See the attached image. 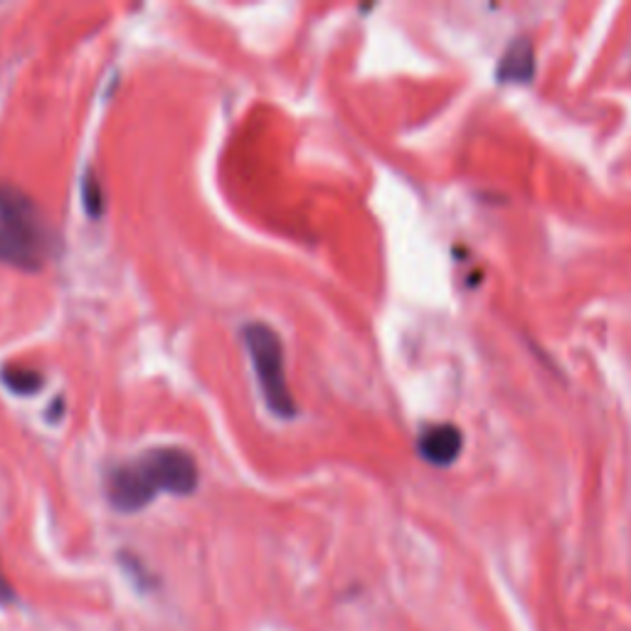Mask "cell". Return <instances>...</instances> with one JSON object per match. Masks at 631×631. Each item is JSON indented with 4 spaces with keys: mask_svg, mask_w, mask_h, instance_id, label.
<instances>
[{
    "mask_svg": "<svg viewBox=\"0 0 631 631\" xmlns=\"http://www.w3.org/2000/svg\"><path fill=\"white\" fill-rule=\"evenodd\" d=\"M13 599H15L13 587H10V583L3 575V567H0V605H10V602H13Z\"/></svg>",
    "mask_w": 631,
    "mask_h": 631,
    "instance_id": "cell-9",
    "label": "cell"
},
{
    "mask_svg": "<svg viewBox=\"0 0 631 631\" xmlns=\"http://www.w3.org/2000/svg\"><path fill=\"white\" fill-rule=\"evenodd\" d=\"M242 341L250 351L264 402L281 420H291L297 414V402H294L287 375H284V348L277 331L269 329L267 323H247L242 329Z\"/></svg>",
    "mask_w": 631,
    "mask_h": 631,
    "instance_id": "cell-2",
    "label": "cell"
},
{
    "mask_svg": "<svg viewBox=\"0 0 631 631\" xmlns=\"http://www.w3.org/2000/svg\"><path fill=\"white\" fill-rule=\"evenodd\" d=\"M535 75V53L531 43L518 40L516 45L508 47V53L501 59L498 67V77L503 81H528Z\"/></svg>",
    "mask_w": 631,
    "mask_h": 631,
    "instance_id": "cell-6",
    "label": "cell"
},
{
    "mask_svg": "<svg viewBox=\"0 0 631 631\" xmlns=\"http://www.w3.org/2000/svg\"><path fill=\"white\" fill-rule=\"evenodd\" d=\"M158 496V488L151 481L141 460L114 466L107 476V498L121 513H136Z\"/></svg>",
    "mask_w": 631,
    "mask_h": 631,
    "instance_id": "cell-4",
    "label": "cell"
},
{
    "mask_svg": "<svg viewBox=\"0 0 631 631\" xmlns=\"http://www.w3.org/2000/svg\"><path fill=\"white\" fill-rule=\"evenodd\" d=\"M53 240L35 200L0 180V264L37 272L49 257Z\"/></svg>",
    "mask_w": 631,
    "mask_h": 631,
    "instance_id": "cell-1",
    "label": "cell"
},
{
    "mask_svg": "<svg viewBox=\"0 0 631 631\" xmlns=\"http://www.w3.org/2000/svg\"><path fill=\"white\" fill-rule=\"evenodd\" d=\"M146 466L151 481L158 491H168L173 496H190L198 488V464L186 450L178 446H158L139 456Z\"/></svg>",
    "mask_w": 631,
    "mask_h": 631,
    "instance_id": "cell-3",
    "label": "cell"
},
{
    "mask_svg": "<svg viewBox=\"0 0 631 631\" xmlns=\"http://www.w3.org/2000/svg\"><path fill=\"white\" fill-rule=\"evenodd\" d=\"M0 378H3V383L15 395H35L45 385L43 375H40L37 370L15 368V365H10V368H3V373H0Z\"/></svg>",
    "mask_w": 631,
    "mask_h": 631,
    "instance_id": "cell-7",
    "label": "cell"
},
{
    "mask_svg": "<svg viewBox=\"0 0 631 631\" xmlns=\"http://www.w3.org/2000/svg\"><path fill=\"white\" fill-rule=\"evenodd\" d=\"M81 202H85V210L89 218H99L104 212V198H101V188L95 173H87L85 180H81Z\"/></svg>",
    "mask_w": 631,
    "mask_h": 631,
    "instance_id": "cell-8",
    "label": "cell"
},
{
    "mask_svg": "<svg viewBox=\"0 0 631 631\" xmlns=\"http://www.w3.org/2000/svg\"><path fill=\"white\" fill-rule=\"evenodd\" d=\"M462 432L456 430L454 424H434L427 427L422 432L420 442H417V450H420L422 460L436 466L452 464L462 452Z\"/></svg>",
    "mask_w": 631,
    "mask_h": 631,
    "instance_id": "cell-5",
    "label": "cell"
}]
</instances>
